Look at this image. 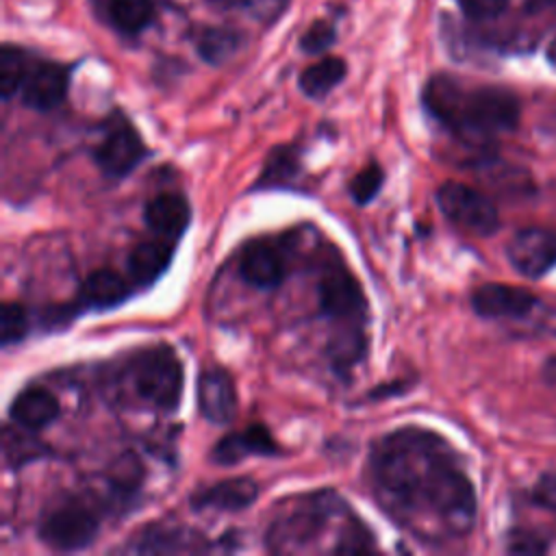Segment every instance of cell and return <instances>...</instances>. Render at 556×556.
Segmentation results:
<instances>
[{
	"label": "cell",
	"instance_id": "obj_1",
	"mask_svg": "<svg viewBox=\"0 0 556 556\" xmlns=\"http://www.w3.org/2000/svg\"><path fill=\"white\" fill-rule=\"evenodd\" d=\"M367 476L380 508L424 536L452 539L473 528V484L437 432L406 426L380 437Z\"/></svg>",
	"mask_w": 556,
	"mask_h": 556
},
{
	"label": "cell",
	"instance_id": "obj_2",
	"mask_svg": "<svg viewBox=\"0 0 556 556\" xmlns=\"http://www.w3.org/2000/svg\"><path fill=\"white\" fill-rule=\"evenodd\" d=\"M424 104L460 141L486 146L519 122V100L502 87L465 89L452 76H432L424 89Z\"/></svg>",
	"mask_w": 556,
	"mask_h": 556
},
{
	"label": "cell",
	"instance_id": "obj_3",
	"mask_svg": "<svg viewBox=\"0 0 556 556\" xmlns=\"http://www.w3.org/2000/svg\"><path fill=\"white\" fill-rule=\"evenodd\" d=\"M126 374L141 402L163 413H174L180 406L185 369L174 348L159 343L139 350L128 363Z\"/></svg>",
	"mask_w": 556,
	"mask_h": 556
},
{
	"label": "cell",
	"instance_id": "obj_4",
	"mask_svg": "<svg viewBox=\"0 0 556 556\" xmlns=\"http://www.w3.org/2000/svg\"><path fill=\"white\" fill-rule=\"evenodd\" d=\"M319 311L334 321V332L363 330L367 317V300L356 276L341 258H326L317 278Z\"/></svg>",
	"mask_w": 556,
	"mask_h": 556
},
{
	"label": "cell",
	"instance_id": "obj_5",
	"mask_svg": "<svg viewBox=\"0 0 556 556\" xmlns=\"http://www.w3.org/2000/svg\"><path fill=\"white\" fill-rule=\"evenodd\" d=\"M337 497L328 491L315 493L304 502L293 504L285 515L276 517L267 530V549L295 552L306 549L324 532L328 517L334 510Z\"/></svg>",
	"mask_w": 556,
	"mask_h": 556
},
{
	"label": "cell",
	"instance_id": "obj_6",
	"mask_svg": "<svg viewBox=\"0 0 556 556\" xmlns=\"http://www.w3.org/2000/svg\"><path fill=\"white\" fill-rule=\"evenodd\" d=\"M100 532L98 513L80 497H67L48 508L39 521L37 536L56 552L85 549Z\"/></svg>",
	"mask_w": 556,
	"mask_h": 556
},
{
	"label": "cell",
	"instance_id": "obj_7",
	"mask_svg": "<svg viewBox=\"0 0 556 556\" xmlns=\"http://www.w3.org/2000/svg\"><path fill=\"white\" fill-rule=\"evenodd\" d=\"M437 204L452 224L478 237H489L500 226V213L491 198L465 182H443L437 189Z\"/></svg>",
	"mask_w": 556,
	"mask_h": 556
},
{
	"label": "cell",
	"instance_id": "obj_8",
	"mask_svg": "<svg viewBox=\"0 0 556 556\" xmlns=\"http://www.w3.org/2000/svg\"><path fill=\"white\" fill-rule=\"evenodd\" d=\"M148 148L126 117H117L109 124L102 141L93 148V161L102 174L111 178L128 176L143 159Z\"/></svg>",
	"mask_w": 556,
	"mask_h": 556
},
{
	"label": "cell",
	"instance_id": "obj_9",
	"mask_svg": "<svg viewBox=\"0 0 556 556\" xmlns=\"http://www.w3.org/2000/svg\"><path fill=\"white\" fill-rule=\"evenodd\" d=\"M506 256L519 274L541 278L556 265V230L539 226L517 230L506 245Z\"/></svg>",
	"mask_w": 556,
	"mask_h": 556
},
{
	"label": "cell",
	"instance_id": "obj_10",
	"mask_svg": "<svg viewBox=\"0 0 556 556\" xmlns=\"http://www.w3.org/2000/svg\"><path fill=\"white\" fill-rule=\"evenodd\" d=\"M534 306H536L534 293L513 285L486 282L471 293V308L486 319L526 317Z\"/></svg>",
	"mask_w": 556,
	"mask_h": 556
},
{
	"label": "cell",
	"instance_id": "obj_11",
	"mask_svg": "<svg viewBox=\"0 0 556 556\" xmlns=\"http://www.w3.org/2000/svg\"><path fill=\"white\" fill-rule=\"evenodd\" d=\"M239 274L250 287L271 291L287 278V261L274 243L256 239L243 248L239 258Z\"/></svg>",
	"mask_w": 556,
	"mask_h": 556
},
{
	"label": "cell",
	"instance_id": "obj_12",
	"mask_svg": "<svg viewBox=\"0 0 556 556\" xmlns=\"http://www.w3.org/2000/svg\"><path fill=\"white\" fill-rule=\"evenodd\" d=\"M70 85V70L61 63H37L30 67L20 96L28 109L52 111L65 96Z\"/></svg>",
	"mask_w": 556,
	"mask_h": 556
},
{
	"label": "cell",
	"instance_id": "obj_13",
	"mask_svg": "<svg viewBox=\"0 0 556 556\" xmlns=\"http://www.w3.org/2000/svg\"><path fill=\"white\" fill-rule=\"evenodd\" d=\"M198 408L211 424H228L237 413L232 376L222 367H208L198 378Z\"/></svg>",
	"mask_w": 556,
	"mask_h": 556
},
{
	"label": "cell",
	"instance_id": "obj_14",
	"mask_svg": "<svg viewBox=\"0 0 556 556\" xmlns=\"http://www.w3.org/2000/svg\"><path fill=\"white\" fill-rule=\"evenodd\" d=\"M258 484L248 476H235L208 486L198 489L189 502L195 510H222V513H237L254 504L258 497Z\"/></svg>",
	"mask_w": 556,
	"mask_h": 556
},
{
	"label": "cell",
	"instance_id": "obj_15",
	"mask_svg": "<svg viewBox=\"0 0 556 556\" xmlns=\"http://www.w3.org/2000/svg\"><path fill=\"white\" fill-rule=\"evenodd\" d=\"M280 445L263 424H252L245 430L222 437L211 450L215 465H237L248 456H278Z\"/></svg>",
	"mask_w": 556,
	"mask_h": 556
},
{
	"label": "cell",
	"instance_id": "obj_16",
	"mask_svg": "<svg viewBox=\"0 0 556 556\" xmlns=\"http://www.w3.org/2000/svg\"><path fill=\"white\" fill-rule=\"evenodd\" d=\"M132 280L124 278L119 271L100 267L87 274L78 289V308L80 311H109L126 302L132 293Z\"/></svg>",
	"mask_w": 556,
	"mask_h": 556
},
{
	"label": "cell",
	"instance_id": "obj_17",
	"mask_svg": "<svg viewBox=\"0 0 556 556\" xmlns=\"http://www.w3.org/2000/svg\"><path fill=\"white\" fill-rule=\"evenodd\" d=\"M143 222L156 237L176 241L191 222V206L182 193L163 191L146 202Z\"/></svg>",
	"mask_w": 556,
	"mask_h": 556
},
{
	"label": "cell",
	"instance_id": "obj_18",
	"mask_svg": "<svg viewBox=\"0 0 556 556\" xmlns=\"http://www.w3.org/2000/svg\"><path fill=\"white\" fill-rule=\"evenodd\" d=\"M176 241L156 237L139 241L128 254V274L135 287L146 289L154 285L172 265Z\"/></svg>",
	"mask_w": 556,
	"mask_h": 556
},
{
	"label": "cell",
	"instance_id": "obj_19",
	"mask_svg": "<svg viewBox=\"0 0 556 556\" xmlns=\"http://www.w3.org/2000/svg\"><path fill=\"white\" fill-rule=\"evenodd\" d=\"M59 415H61L59 400L54 397L52 391H48L46 387H39V384L22 389L9 406L11 421L26 430H33V432L43 430Z\"/></svg>",
	"mask_w": 556,
	"mask_h": 556
},
{
	"label": "cell",
	"instance_id": "obj_20",
	"mask_svg": "<svg viewBox=\"0 0 556 556\" xmlns=\"http://www.w3.org/2000/svg\"><path fill=\"white\" fill-rule=\"evenodd\" d=\"M200 536L193 530L180 528V526H163L152 523L146 530H141L132 543L124 547V552H143V554H161V552H195L204 549V545L198 543Z\"/></svg>",
	"mask_w": 556,
	"mask_h": 556
},
{
	"label": "cell",
	"instance_id": "obj_21",
	"mask_svg": "<svg viewBox=\"0 0 556 556\" xmlns=\"http://www.w3.org/2000/svg\"><path fill=\"white\" fill-rule=\"evenodd\" d=\"M102 7L106 22L126 35L143 30L154 13L152 0H104Z\"/></svg>",
	"mask_w": 556,
	"mask_h": 556
},
{
	"label": "cell",
	"instance_id": "obj_22",
	"mask_svg": "<svg viewBox=\"0 0 556 556\" xmlns=\"http://www.w3.org/2000/svg\"><path fill=\"white\" fill-rule=\"evenodd\" d=\"M30 432L33 430H26V428H22L17 424H15V428H11V426L4 428L2 452H4L7 467L20 469L26 463H33V460L50 454V450Z\"/></svg>",
	"mask_w": 556,
	"mask_h": 556
},
{
	"label": "cell",
	"instance_id": "obj_23",
	"mask_svg": "<svg viewBox=\"0 0 556 556\" xmlns=\"http://www.w3.org/2000/svg\"><path fill=\"white\" fill-rule=\"evenodd\" d=\"M300 174V150L295 146H278L269 152L265 167L254 187L274 189L289 185Z\"/></svg>",
	"mask_w": 556,
	"mask_h": 556
},
{
	"label": "cell",
	"instance_id": "obj_24",
	"mask_svg": "<svg viewBox=\"0 0 556 556\" xmlns=\"http://www.w3.org/2000/svg\"><path fill=\"white\" fill-rule=\"evenodd\" d=\"M343 76H345V63L339 56H326L308 65L300 74V89L308 98H324L343 80Z\"/></svg>",
	"mask_w": 556,
	"mask_h": 556
},
{
	"label": "cell",
	"instance_id": "obj_25",
	"mask_svg": "<svg viewBox=\"0 0 556 556\" xmlns=\"http://www.w3.org/2000/svg\"><path fill=\"white\" fill-rule=\"evenodd\" d=\"M198 54L206 63H224L241 48V35L230 28H204L195 39Z\"/></svg>",
	"mask_w": 556,
	"mask_h": 556
},
{
	"label": "cell",
	"instance_id": "obj_26",
	"mask_svg": "<svg viewBox=\"0 0 556 556\" xmlns=\"http://www.w3.org/2000/svg\"><path fill=\"white\" fill-rule=\"evenodd\" d=\"M30 72L28 56L15 46H2L0 50V93L4 100L13 98Z\"/></svg>",
	"mask_w": 556,
	"mask_h": 556
},
{
	"label": "cell",
	"instance_id": "obj_27",
	"mask_svg": "<svg viewBox=\"0 0 556 556\" xmlns=\"http://www.w3.org/2000/svg\"><path fill=\"white\" fill-rule=\"evenodd\" d=\"M30 330L28 308L20 302H4L0 311V343L2 348H11L20 343Z\"/></svg>",
	"mask_w": 556,
	"mask_h": 556
},
{
	"label": "cell",
	"instance_id": "obj_28",
	"mask_svg": "<svg viewBox=\"0 0 556 556\" xmlns=\"http://www.w3.org/2000/svg\"><path fill=\"white\" fill-rule=\"evenodd\" d=\"M384 182V169L378 163H369L354 174L348 191L356 204H369Z\"/></svg>",
	"mask_w": 556,
	"mask_h": 556
},
{
	"label": "cell",
	"instance_id": "obj_29",
	"mask_svg": "<svg viewBox=\"0 0 556 556\" xmlns=\"http://www.w3.org/2000/svg\"><path fill=\"white\" fill-rule=\"evenodd\" d=\"M334 41V28L330 22H315L306 28V33L300 39V48L308 54H319L326 48H330Z\"/></svg>",
	"mask_w": 556,
	"mask_h": 556
},
{
	"label": "cell",
	"instance_id": "obj_30",
	"mask_svg": "<svg viewBox=\"0 0 556 556\" xmlns=\"http://www.w3.org/2000/svg\"><path fill=\"white\" fill-rule=\"evenodd\" d=\"M226 2L245 9V11L252 13L256 20L271 22V20H276V17L282 13V9L287 7L289 0H226Z\"/></svg>",
	"mask_w": 556,
	"mask_h": 556
},
{
	"label": "cell",
	"instance_id": "obj_31",
	"mask_svg": "<svg viewBox=\"0 0 556 556\" xmlns=\"http://www.w3.org/2000/svg\"><path fill=\"white\" fill-rule=\"evenodd\" d=\"M547 549V541L530 530H517L508 539V552L513 554H543Z\"/></svg>",
	"mask_w": 556,
	"mask_h": 556
},
{
	"label": "cell",
	"instance_id": "obj_32",
	"mask_svg": "<svg viewBox=\"0 0 556 556\" xmlns=\"http://www.w3.org/2000/svg\"><path fill=\"white\" fill-rule=\"evenodd\" d=\"M463 11L473 17V20H491L495 15H500L508 0H458Z\"/></svg>",
	"mask_w": 556,
	"mask_h": 556
},
{
	"label": "cell",
	"instance_id": "obj_33",
	"mask_svg": "<svg viewBox=\"0 0 556 556\" xmlns=\"http://www.w3.org/2000/svg\"><path fill=\"white\" fill-rule=\"evenodd\" d=\"M532 500L547 510H556V473H545L539 478L532 489Z\"/></svg>",
	"mask_w": 556,
	"mask_h": 556
}]
</instances>
